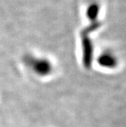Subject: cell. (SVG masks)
<instances>
[{
    "mask_svg": "<svg viewBox=\"0 0 126 127\" xmlns=\"http://www.w3.org/2000/svg\"><path fill=\"white\" fill-rule=\"evenodd\" d=\"M25 62L38 74L47 75L51 71V63L46 59L38 58V57L33 56H27L25 57Z\"/></svg>",
    "mask_w": 126,
    "mask_h": 127,
    "instance_id": "obj_1",
    "label": "cell"
},
{
    "mask_svg": "<svg viewBox=\"0 0 126 127\" xmlns=\"http://www.w3.org/2000/svg\"><path fill=\"white\" fill-rule=\"evenodd\" d=\"M98 63L100 65L107 68H113L117 65V58L110 52L102 53L98 59Z\"/></svg>",
    "mask_w": 126,
    "mask_h": 127,
    "instance_id": "obj_2",
    "label": "cell"
}]
</instances>
